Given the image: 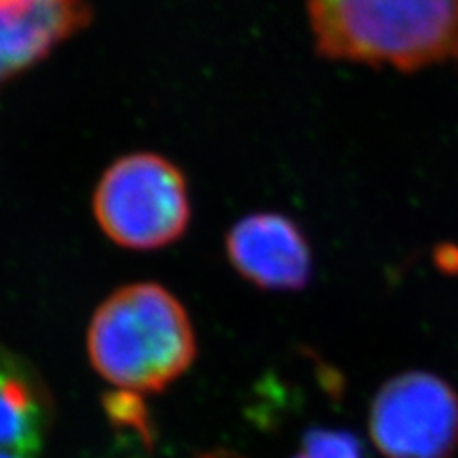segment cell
Returning <instances> with one entry per match:
<instances>
[{"mask_svg": "<svg viewBox=\"0 0 458 458\" xmlns=\"http://www.w3.org/2000/svg\"><path fill=\"white\" fill-rule=\"evenodd\" d=\"M94 216L117 245L153 250L178 241L190 225L188 182L176 165L155 153L114 161L94 191Z\"/></svg>", "mask_w": 458, "mask_h": 458, "instance_id": "cell-3", "label": "cell"}, {"mask_svg": "<svg viewBox=\"0 0 458 458\" xmlns=\"http://www.w3.org/2000/svg\"><path fill=\"white\" fill-rule=\"evenodd\" d=\"M227 260L241 277L262 291H304L313 276L310 241L281 212H254L225 235Z\"/></svg>", "mask_w": 458, "mask_h": 458, "instance_id": "cell-5", "label": "cell"}, {"mask_svg": "<svg viewBox=\"0 0 458 458\" xmlns=\"http://www.w3.org/2000/svg\"><path fill=\"white\" fill-rule=\"evenodd\" d=\"M291 458H365L361 439L348 429L311 428Z\"/></svg>", "mask_w": 458, "mask_h": 458, "instance_id": "cell-8", "label": "cell"}, {"mask_svg": "<svg viewBox=\"0 0 458 458\" xmlns=\"http://www.w3.org/2000/svg\"><path fill=\"white\" fill-rule=\"evenodd\" d=\"M0 3H8V0H0Z\"/></svg>", "mask_w": 458, "mask_h": 458, "instance_id": "cell-10", "label": "cell"}, {"mask_svg": "<svg viewBox=\"0 0 458 458\" xmlns=\"http://www.w3.org/2000/svg\"><path fill=\"white\" fill-rule=\"evenodd\" d=\"M94 370L124 392H163L197 355L180 300L157 283L128 284L99 306L86 336Z\"/></svg>", "mask_w": 458, "mask_h": 458, "instance_id": "cell-1", "label": "cell"}, {"mask_svg": "<svg viewBox=\"0 0 458 458\" xmlns=\"http://www.w3.org/2000/svg\"><path fill=\"white\" fill-rule=\"evenodd\" d=\"M308 13L333 60L405 71L458 62V0H308Z\"/></svg>", "mask_w": 458, "mask_h": 458, "instance_id": "cell-2", "label": "cell"}, {"mask_svg": "<svg viewBox=\"0 0 458 458\" xmlns=\"http://www.w3.org/2000/svg\"><path fill=\"white\" fill-rule=\"evenodd\" d=\"M89 20L84 0L0 3V84L40 62Z\"/></svg>", "mask_w": 458, "mask_h": 458, "instance_id": "cell-6", "label": "cell"}, {"mask_svg": "<svg viewBox=\"0 0 458 458\" xmlns=\"http://www.w3.org/2000/svg\"><path fill=\"white\" fill-rule=\"evenodd\" d=\"M369 434L386 458H445L458 449V392L434 372H401L372 399Z\"/></svg>", "mask_w": 458, "mask_h": 458, "instance_id": "cell-4", "label": "cell"}, {"mask_svg": "<svg viewBox=\"0 0 458 458\" xmlns=\"http://www.w3.org/2000/svg\"><path fill=\"white\" fill-rule=\"evenodd\" d=\"M200 458H242V456H239L235 453H229V451H216V453H210V454H205Z\"/></svg>", "mask_w": 458, "mask_h": 458, "instance_id": "cell-9", "label": "cell"}, {"mask_svg": "<svg viewBox=\"0 0 458 458\" xmlns=\"http://www.w3.org/2000/svg\"><path fill=\"white\" fill-rule=\"evenodd\" d=\"M45 429V397L25 372L0 357V458H37Z\"/></svg>", "mask_w": 458, "mask_h": 458, "instance_id": "cell-7", "label": "cell"}]
</instances>
